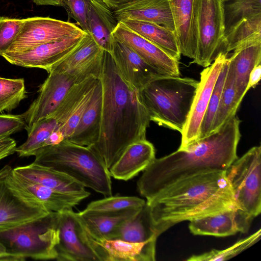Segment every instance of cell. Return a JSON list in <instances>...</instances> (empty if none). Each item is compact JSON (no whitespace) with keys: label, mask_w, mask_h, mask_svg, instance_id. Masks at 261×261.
Segmentation results:
<instances>
[{"label":"cell","mask_w":261,"mask_h":261,"mask_svg":"<svg viewBox=\"0 0 261 261\" xmlns=\"http://www.w3.org/2000/svg\"><path fill=\"white\" fill-rule=\"evenodd\" d=\"M55 249L58 261H99L77 213L72 209L59 213Z\"/></svg>","instance_id":"obj_10"},{"label":"cell","mask_w":261,"mask_h":261,"mask_svg":"<svg viewBox=\"0 0 261 261\" xmlns=\"http://www.w3.org/2000/svg\"><path fill=\"white\" fill-rule=\"evenodd\" d=\"M26 96L23 79L0 77V112L14 109Z\"/></svg>","instance_id":"obj_36"},{"label":"cell","mask_w":261,"mask_h":261,"mask_svg":"<svg viewBox=\"0 0 261 261\" xmlns=\"http://www.w3.org/2000/svg\"><path fill=\"white\" fill-rule=\"evenodd\" d=\"M236 207L254 218L261 212V147L254 146L225 171Z\"/></svg>","instance_id":"obj_7"},{"label":"cell","mask_w":261,"mask_h":261,"mask_svg":"<svg viewBox=\"0 0 261 261\" xmlns=\"http://www.w3.org/2000/svg\"><path fill=\"white\" fill-rule=\"evenodd\" d=\"M15 141L9 136L0 138V161L14 154L16 149Z\"/></svg>","instance_id":"obj_42"},{"label":"cell","mask_w":261,"mask_h":261,"mask_svg":"<svg viewBox=\"0 0 261 261\" xmlns=\"http://www.w3.org/2000/svg\"><path fill=\"white\" fill-rule=\"evenodd\" d=\"M157 234L151 217L148 205H145L132 218L121 224L110 240L142 243L157 239Z\"/></svg>","instance_id":"obj_31"},{"label":"cell","mask_w":261,"mask_h":261,"mask_svg":"<svg viewBox=\"0 0 261 261\" xmlns=\"http://www.w3.org/2000/svg\"><path fill=\"white\" fill-rule=\"evenodd\" d=\"M38 6H63L62 0H32Z\"/></svg>","instance_id":"obj_46"},{"label":"cell","mask_w":261,"mask_h":261,"mask_svg":"<svg viewBox=\"0 0 261 261\" xmlns=\"http://www.w3.org/2000/svg\"><path fill=\"white\" fill-rule=\"evenodd\" d=\"M253 219L234 207L194 219L190 221L189 228L194 235L223 237L247 232Z\"/></svg>","instance_id":"obj_17"},{"label":"cell","mask_w":261,"mask_h":261,"mask_svg":"<svg viewBox=\"0 0 261 261\" xmlns=\"http://www.w3.org/2000/svg\"><path fill=\"white\" fill-rule=\"evenodd\" d=\"M199 81L170 75L155 79L140 91L150 121L181 133Z\"/></svg>","instance_id":"obj_5"},{"label":"cell","mask_w":261,"mask_h":261,"mask_svg":"<svg viewBox=\"0 0 261 261\" xmlns=\"http://www.w3.org/2000/svg\"><path fill=\"white\" fill-rule=\"evenodd\" d=\"M103 55V50L87 33L80 44L53 66L49 72L69 74L80 81L91 76L100 78Z\"/></svg>","instance_id":"obj_16"},{"label":"cell","mask_w":261,"mask_h":261,"mask_svg":"<svg viewBox=\"0 0 261 261\" xmlns=\"http://www.w3.org/2000/svg\"><path fill=\"white\" fill-rule=\"evenodd\" d=\"M113 11L118 21L130 19L149 22L175 32L174 21L169 0H134Z\"/></svg>","instance_id":"obj_22"},{"label":"cell","mask_w":261,"mask_h":261,"mask_svg":"<svg viewBox=\"0 0 261 261\" xmlns=\"http://www.w3.org/2000/svg\"><path fill=\"white\" fill-rule=\"evenodd\" d=\"M243 98L235 89L232 78L227 74L219 103L212 123L211 133L220 128L236 116Z\"/></svg>","instance_id":"obj_34"},{"label":"cell","mask_w":261,"mask_h":261,"mask_svg":"<svg viewBox=\"0 0 261 261\" xmlns=\"http://www.w3.org/2000/svg\"><path fill=\"white\" fill-rule=\"evenodd\" d=\"M74 23L49 17L23 19L21 28L6 53H16L38 45L86 34Z\"/></svg>","instance_id":"obj_9"},{"label":"cell","mask_w":261,"mask_h":261,"mask_svg":"<svg viewBox=\"0 0 261 261\" xmlns=\"http://www.w3.org/2000/svg\"><path fill=\"white\" fill-rule=\"evenodd\" d=\"M261 62V39L247 41L233 50L228 58L227 74L230 76L238 95L243 98L250 72Z\"/></svg>","instance_id":"obj_23"},{"label":"cell","mask_w":261,"mask_h":261,"mask_svg":"<svg viewBox=\"0 0 261 261\" xmlns=\"http://www.w3.org/2000/svg\"><path fill=\"white\" fill-rule=\"evenodd\" d=\"M155 148L146 139L129 145L109 169L111 177L127 181L143 171L154 160Z\"/></svg>","instance_id":"obj_24"},{"label":"cell","mask_w":261,"mask_h":261,"mask_svg":"<svg viewBox=\"0 0 261 261\" xmlns=\"http://www.w3.org/2000/svg\"><path fill=\"white\" fill-rule=\"evenodd\" d=\"M6 176L0 178V231L15 227L50 212L16 195L8 186Z\"/></svg>","instance_id":"obj_21"},{"label":"cell","mask_w":261,"mask_h":261,"mask_svg":"<svg viewBox=\"0 0 261 261\" xmlns=\"http://www.w3.org/2000/svg\"><path fill=\"white\" fill-rule=\"evenodd\" d=\"M119 21L102 0H91L87 14L88 34L103 51L111 54L113 32Z\"/></svg>","instance_id":"obj_26"},{"label":"cell","mask_w":261,"mask_h":261,"mask_svg":"<svg viewBox=\"0 0 261 261\" xmlns=\"http://www.w3.org/2000/svg\"><path fill=\"white\" fill-rule=\"evenodd\" d=\"M146 203L159 236L181 222L237 207L225 171L180 180Z\"/></svg>","instance_id":"obj_3"},{"label":"cell","mask_w":261,"mask_h":261,"mask_svg":"<svg viewBox=\"0 0 261 261\" xmlns=\"http://www.w3.org/2000/svg\"><path fill=\"white\" fill-rule=\"evenodd\" d=\"M23 19L0 16V56L7 51L22 25Z\"/></svg>","instance_id":"obj_39"},{"label":"cell","mask_w":261,"mask_h":261,"mask_svg":"<svg viewBox=\"0 0 261 261\" xmlns=\"http://www.w3.org/2000/svg\"><path fill=\"white\" fill-rule=\"evenodd\" d=\"M113 36L132 48L149 64L161 72L168 75L180 76L179 61L121 21H119Z\"/></svg>","instance_id":"obj_18"},{"label":"cell","mask_w":261,"mask_h":261,"mask_svg":"<svg viewBox=\"0 0 261 261\" xmlns=\"http://www.w3.org/2000/svg\"><path fill=\"white\" fill-rule=\"evenodd\" d=\"M59 213L47 215L15 227L0 231V242L7 251L19 257L56 259Z\"/></svg>","instance_id":"obj_6"},{"label":"cell","mask_w":261,"mask_h":261,"mask_svg":"<svg viewBox=\"0 0 261 261\" xmlns=\"http://www.w3.org/2000/svg\"><path fill=\"white\" fill-rule=\"evenodd\" d=\"M102 86L100 78L97 83L90 101L74 132L65 141L89 147L98 140L101 126Z\"/></svg>","instance_id":"obj_27"},{"label":"cell","mask_w":261,"mask_h":261,"mask_svg":"<svg viewBox=\"0 0 261 261\" xmlns=\"http://www.w3.org/2000/svg\"><path fill=\"white\" fill-rule=\"evenodd\" d=\"M0 261H22L21 259L14 255L9 253L3 244L0 242Z\"/></svg>","instance_id":"obj_44"},{"label":"cell","mask_w":261,"mask_h":261,"mask_svg":"<svg viewBox=\"0 0 261 261\" xmlns=\"http://www.w3.org/2000/svg\"><path fill=\"white\" fill-rule=\"evenodd\" d=\"M142 207L116 212L85 209L77 214L91 237L96 239L110 240L115 231L124 222L133 217Z\"/></svg>","instance_id":"obj_28"},{"label":"cell","mask_w":261,"mask_h":261,"mask_svg":"<svg viewBox=\"0 0 261 261\" xmlns=\"http://www.w3.org/2000/svg\"><path fill=\"white\" fill-rule=\"evenodd\" d=\"M34 156V163L65 173L105 197L112 195L109 169L89 147L64 141L41 148Z\"/></svg>","instance_id":"obj_4"},{"label":"cell","mask_w":261,"mask_h":261,"mask_svg":"<svg viewBox=\"0 0 261 261\" xmlns=\"http://www.w3.org/2000/svg\"><path fill=\"white\" fill-rule=\"evenodd\" d=\"M194 25L196 50L193 62L205 68L223 52L222 0H195Z\"/></svg>","instance_id":"obj_8"},{"label":"cell","mask_w":261,"mask_h":261,"mask_svg":"<svg viewBox=\"0 0 261 261\" xmlns=\"http://www.w3.org/2000/svg\"><path fill=\"white\" fill-rule=\"evenodd\" d=\"M125 25L153 43L173 59H180L178 43L175 32L154 23L125 19L121 21Z\"/></svg>","instance_id":"obj_30"},{"label":"cell","mask_w":261,"mask_h":261,"mask_svg":"<svg viewBox=\"0 0 261 261\" xmlns=\"http://www.w3.org/2000/svg\"><path fill=\"white\" fill-rule=\"evenodd\" d=\"M58 123L53 116L43 118L36 122L27 130L28 138L24 143L16 147L15 152L19 156L35 155L44 145Z\"/></svg>","instance_id":"obj_33"},{"label":"cell","mask_w":261,"mask_h":261,"mask_svg":"<svg viewBox=\"0 0 261 261\" xmlns=\"http://www.w3.org/2000/svg\"><path fill=\"white\" fill-rule=\"evenodd\" d=\"M99 79L91 76L74 84L51 116L58 123L56 132L64 141H67L74 132Z\"/></svg>","instance_id":"obj_14"},{"label":"cell","mask_w":261,"mask_h":261,"mask_svg":"<svg viewBox=\"0 0 261 261\" xmlns=\"http://www.w3.org/2000/svg\"><path fill=\"white\" fill-rule=\"evenodd\" d=\"M8 186L23 200L45 207L49 212L60 213L72 209L84 196L59 191L24 178L12 169L5 177Z\"/></svg>","instance_id":"obj_11"},{"label":"cell","mask_w":261,"mask_h":261,"mask_svg":"<svg viewBox=\"0 0 261 261\" xmlns=\"http://www.w3.org/2000/svg\"><path fill=\"white\" fill-rule=\"evenodd\" d=\"M88 241L99 261H154L156 239L142 243L96 239L87 230Z\"/></svg>","instance_id":"obj_20"},{"label":"cell","mask_w":261,"mask_h":261,"mask_svg":"<svg viewBox=\"0 0 261 261\" xmlns=\"http://www.w3.org/2000/svg\"><path fill=\"white\" fill-rule=\"evenodd\" d=\"M80 81L77 77L51 71L41 85L37 97L22 114L28 130L38 121L51 116L72 86Z\"/></svg>","instance_id":"obj_12"},{"label":"cell","mask_w":261,"mask_h":261,"mask_svg":"<svg viewBox=\"0 0 261 261\" xmlns=\"http://www.w3.org/2000/svg\"><path fill=\"white\" fill-rule=\"evenodd\" d=\"M261 230L242 239L232 246L223 249H212L209 252L199 255H194L187 259L188 261H222L236 256L249 248L260 239Z\"/></svg>","instance_id":"obj_35"},{"label":"cell","mask_w":261,"mask_h":261,"mask_svg":"<svg viewBox=\"0 0 261 261\" xmlns=\"http://www.w3.org/2000/svg\"><path fill=\"white\" fill-rule=\"evenodd\" d=\"M146 201L135 196H110L92 201L85 208L87 210L116 212L143 207Z\"/></svg>","instance_id":"obj_38"},{"label":"cell","mask_w":261,"mask_h":261,"mask_svg":"<svg viewBox=\"0 0 261 261\" xmlns=\"http://www.w3.org/2000/svg\"><path fill=\"white\" fill-rule=\"evenodd\" d=\"M12 169V168L8 165H5L0 169V178L7 176Z\"/></svg>","instance_id":"obj_47"},{"label":"cell","mask_w":261,"mask_h":261,"mask_svg":"<svg viewBox=\"0 0 261 261\" xmlns=\"http://www.w3.org/2000/svg\"><path fill=\"white\" fill-rule=\"evenodd\" d=\"M228 69V58L224 62L214 85L208 105L202 120L199 138L211 133L212 123L221 98Z\"/></svg>","instance_id":"obj_37"},{"label":"cell","mask_w":261,"mask_h":261,"mask_svg":"<svg viewBox=\"0 0 261 261\" xmlns=\"http://www.w3.org/2000/svg\"><path fill=\"white\" fill-rule=\"evenodd\" d=\"M100 80L102 106L100 134L89 146L109 169L131 144L146 139L150 118L140 91L122 77L112 55L103 51Z\"/></svg>","instance_id":"obj_2"},{"label":"cell","mask_w":261,"mask_h":261,"mask_svg":"<svg viewBox=\"0 0 261 261\" xmlns=\"http://www.w3.org/2000/svg\"><path fill=\"white\" fill-rule=\"evenodd\" d=\"M25 127L21 115L0 114V138L10 136Z\"/></svg>","instance_id":"obj_41"},{"label":"cell","mask_w":261,"mask_h":261,"mask_svg":"<svg viewBox=\"0 0 261 261\" xmlns=\"http://www.w3.org/2000/svg\"><path fill=\"white\" fill-rule=\"evenodd\" d=\"M224 39L242 24L261 18V0H222Z\"/></svg>","instance_id":"obj_32"},{"label":"cell","mask_w":261,"mask_h":261,"mask_svg":"<svg viewBox=\"0 0 261 261\" xmlns=\"http://www.w3.org/2000/svg\"><path fill=\"white\" fill-rule=\"evenodd\" d=\"M261 76L260 64L256 65L250 73L248 83L247 87V91L251 88H254L259 82Z\"/></svg>","instance_id":"obj_43"},{"label":"cell","mask_w":261,"mask_h":261,"mask_svg":"<svg viewBox=\"0 0 261 261\" xmlns=\"http://www.w3.org/2000/svg\"><path fill=\"white\" fill-rule=\"evenodd\" d=\"M227 54L220 52L214 61L200 73V80L195 95L186 125L181 132V141L178 149H183L198 139L202 120L210 97Z\"/></svg>","instance_id":"obj_13"},{"label":"cell","mask_w":261,"mask_h":261,"mask_svg":"<svg viewBox=\"0 0 261 261\" xmlns=\"http://www.w3.org/2000/svg\"><path fill=\"white\" fill-rule=\"evenodd\" d=\"M86 34L43 44L23 51L5 53L1 56L12 65L41 68L48 73L80 44Z\"/></svg>","instance_id":"obj_15"},{"label":"cell","mask_w":261,"mask_h":261,"mask_svg":"<svg viewBox=\"0 0 261 261\" xmlns=\"http://www.w3.org/2000/svg\"><path fill=\"white\" fill-rule=\"evenodd\" d=\"M134 0H102V1L112 10Z\"/></svg>","instance_id":"obj_45"},{"label":"cell","mask_w":261,"mask_h":261,"mask_svg":"<svg viewBox=\"0 0 261 261\" xmlns=\"http://www.w3.org/2000/svg\"><path fill=\"white\" fill-rule=\"evenodd\" d=\"M91 0H62L63 6L78 26L88 34L87 14Z\"/></svg>","instance_id":"obj_40"},{"label":"cell","mask_w":261,"mask_h":261,"mask_svg":"<svg viewBox=\"0 0 261 261\" xmlns=\"http://www.w3.org/2000/svg\"><path fill=\"white\" fill-rule=\"evenodd\" d=\"M240 124L235 116L217 130L185 148L155 158L137 181L140 194L148 202L180 180L202 173L226 171L238 158Z\"/></svg>","instance_id":"obj_1"},{"label":"cell","mask_w":261,"mask_h":261,"mask_svg":"<svg viewBox=\"0 0 261 261\" xmlns=\"http://www.w3.org/2000/svg\"><path fill=\"white\" fill-rule=\"evenodd\" d=\"M12 170L24 178L59 191L87 198L90 194L82 185L65 173L34 162Z\"/></svg>","instance_id":"obj_25"},{"label":"cell","mask_w":261,"mask_h":261,"mask_svg":"<svg viewBox=\"0 0 261 261\" xmlns=\"http://www.w3.org/2000/svg\"><path fill=\"white\" fill-rule=\"evenodd\" d=\"M169 1L181 55L193 59L196 50V36L194 25L195 0Z\"/></svg>","instance_id":"obj_29"},{"label":"cell","mask_w":261,"mask_h":261,"mask_svg":"<svg viewBox=\"0 0 261 261\" xmlns=\"http://www.w3.org/2000/svg\"><path fill=\"white\" fill-rule=\"evenodd\" d=\"M111 55L123 79L139 91L153 80L168 75L149 64L132 48L114 38Z\"/></svg>","instance_id":"obj_19"}]
</instances>
